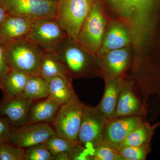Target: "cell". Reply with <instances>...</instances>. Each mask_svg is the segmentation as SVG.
<instances>
[{
    "instance_id": "obj_27",
    "label": "cell",
    "mask_w": 160,
    "mask_h": 160,
    "mask_svg": "<svg viewBox=\"0 0 160 160\" xmlns=\"http://www.w3.org/2000/svg\"><path fill=\"white\" fill-rule=\"evenodd\" d=\"M91 160H123L118 150L104 143L95 147L91 153Z\"/></svg>"
},
{
    "instance_id": "obj_32",
    "label": "cell",
    "mask_w": 160,
    "mask_h": 160,
    "mask_svg": "<svg viewBox=\"0 0 160 160\" xmlns=\"http://www.w3.org/2000/svg\"><path fill=\"white\" fill-rule=\"evenodd\" d=\"M45 1H49V2H57L59 0H45Z\"/></svg>"
},
{
    "instance_id": "obj_28",
    "label": "cell",
    "mask_w": 160,
    "mask_h": 160,
    "mask_svg": "<svg viewBox=\"0 0 160 160\" xmlns=\"http://www.w3.org/2000/svg\"><path fill=\"white\" fill-rule=\"evenodd\" d=\"M25 160H53V157L42 143L26 149Z\"/></svg>"
},
{
    "instance_id": "obj_11",
    "label": "cell",
    "mask_w": 160,
    "mask_h": 160,
    "mask_svg": "<svg viewBox=\"0 0 160 160\" xmlns=\"http://www.w3.org/2000/svg\"><path fill=\"white\" fill-rule=\"evenodd\" d=\"M35 101L21 96H3L0 102V115L9 120L13 128H18L26 125L30 109Z\"/></svg>"
},
{
    "instance_id": "obj_13",
    "label": "cell",
    "mask_w": 160,
    "mask_h": 160,
    "mask_svg": "<svg viewBox=\"0 0 160 160\" xmlns=\"http://www.w3.org/2000/svg\"><path fill=\"white\" fill-rule=\"evenodd\" d=\"M133 87L132 82L126 81L120 92L113 118L146 115V109Z\"/></svg>"
},
{
    "instance_id": "obj_14",
    "label": "cell",
    "mask_w": 160,
    "mask_h": 160,
    "mask_svg": "<svg viewBox=\"0 0 160 160\" xmlns=\"http://www.w3.org/2000/svg\"><path fill=\"white\" fill-rule=\"evenodd\" d=\"M33 22L25 18L8 15L0 26V42L6 45L26 38Z\"/></svg>"
},
{
    "instance_id": "obj_7",
    "label": "cell",
    "mask_w": 160,
    "mask_h": 160,
    "mask_svg": "<svg viewBox=\"0 0 160 160\" xmlns=\"http://www.w3.org/2000/svg\"><path fill=\"white\" fill-rule=\"evenodd\" d=\"M105 28L102 12L97 3L93 2L80 30L77 42L83 49L94 55L102 47Z\"/></svg>"
},
{
    "instance_id": "obj_31",
    "label": "cell",
    "mask_w": 160,
    "mask_h": 160,
    "mask_svg": "<svg viewBox=\"0 0 160 160\" xmlns=\"http://www.w3.org/2000/svg\"><path fill=\"white\" fill-rule=\"evenodd\" d=\"M8 15L6 10L0 6V26Z\"/></svg>"
},
{
    "instance_id": "obj_26",
    "label": "cell",
    "mask_w": 160,
    "mask_h": 160,
    "mask_svg": "<svg viewBox=\"0 0 160 160\" xmlns=\"http://www.w3.org/2000/svg\"><path fill=\"white\" fill-rule=\"evenodd\" d=\"M25 152L9 142L0 143V160H25Z\"/></svg>"
},
{
    "instance_id": "obj_2",
    "label": "cell",
    "mask_w": 160,
    "mask_h": 160,
    "mask_svg": "<svg viewBox=\"0 0 160 160\" xmlns=\"http://www.w3.org/2000/svg\"><path fill=\"white\" fill-rule=\"evenodd\" d=\"M10 68L30 75L39 76L42 49L26 38L5 45Z\"/></svg>"
},
{
    "instance_id": "obj_1",
    "label": "cell",
    "mask_w": 160,
    "mask_h": 160,
    "mask_svg": "<svg viewBox=\"0 0 160 160\" xmlns=\"http://www.w3.org/2000/svg\"><path fill=\"white\" fill-rule=\"evenodd\" d=\"M55 53L72 80L92 77L101 73L94 55L83 49L69 37L60 44Z\"/></svg>"
},
{
    "instance_id": "obj_15",
    "label": "cell",
    "mask_w": 160,
    "mask_h": 160,
    "mask_svg": "<svg viewBox=\"0 0 160 160\" xmlns=\"http://www.w3.org/2000/svg\"><path fill=\"white\" fill-rule=\"evenodd\" d=\"M105 80L102 98L96 107L109 120L114 118L120 92L126 81L122 76Z\"/></svg>"
},
{
    "instance_id": "obj_9",
    "label": "cell",
    "mask_w": 160,
    "mask_h": 160,
    "mask_svg": "<svg viewBox=\"0 0 160 160\" xmlns=\"http://www.w3.org/2000/svg\"><path fill=\"white\" fill-rule=\"evenodd\" d=\"M56 135L54 129L49 123L26 124L14 128L8 142L26 149L44 143L49 138Z\"/></svg>"
},
{
    "instance_id": "obj_22",
    "label": "cell",
    "mask_w": 160,
    "mask_h": 160,
    "mask_svg": "<svg viewBox=\"0 0 160 160\" xmlns=\"http://www.w3.org/2000/svg\"><path fill=\"white\" fill-rule=\"evenodd\" d=\"M39 76L47 82L57 77L68 76L65 66L56 54L48 52H45L43 55L40 65Z\"/></svg>"
},
{
    "instance_id": "obj_18",
    "label": "cell",
    "mask_w": 160,
    "mask_h": 160,
    "mask_svg": "<svg viewBox=\"0 0 160 160\" xmlns=\"http://www.w3.org/2000/svg\"><path fill=\"white\" fill-rule=\"evenodd\" d=\"M30 75L10 68L0 78V89L3 96H19L22 94Z\"/></svg>"
},
{
    "instance_id": "obj_25",
    "label": "cell",
    "mask_w": 160,
    "mask_h": 160,
    "mask_svg": "<svg viewBox=\"0 0 160 160\" xmlns=\"http://www.w3.org/2000/svg\"><path fill=\"white\" fill-rule=\"evenodd\" d=\"M151 151L150 144L121 147L118 150L123 160H145Z\"/></svg>"
},
{
    "instance_id": "obj_17",
    "label": "cell",
    "mask_w": 160,
    "mask_h": 160,
    "mask_svg": "<svg viewBox=\"0 0 160 160\" xmlns=\"http://www.w3.org/2000/svg\"><path fill=\"white\" fill-rule=\"evenodd\" d=\"M60 106V104L49 96L35 102L30 109L26 124L52 122Z\"/></svg>"
},
{
    "instance_id": "obj_5",
    "label": "cell",
    "mask_w": 160,
    "mask_h": 160,
    "mask_svg": "<svg viewBox=\"0 0 160 160\" xmlns=\"http://www.w3.org/2000/svg\"><path fill=\"white\" fill-rule=\"evenodd\" d=\"M68 37L55 17L44 18L32 23L27 39L46 52L55 53L60 44Z\"/></svg>"
},
{
    "instance_id": "obj_30",
    "label": "cell",
    "mask_w": 160,
    "mask_h": 160,
    "mask_svg": "<svg viewBox=\"0 0 160 160\" xmlns=\"http://www.w3.org/2000/svg\"><path fill=\"white\" fill-rule=\"evenodd\" d=\"M10 69L5 45L0 42V78Z\"/></svg>"
},
{
    "instance_id": "obj_24",
    "label": "cell",
    "mask_w": 160,
    "mask_h": 160,
    "mask_svg": "<svg viewBox=\"0 0 160 160\" xmlns=\"http://www.w3.org/2000/svg\"><path fill=\"white\" fill-rule=\"evenodd\" d=\"M44 144L54 158L58 155L69 152L78 143L72 142L56 135L49 138Z\"/></svg>"
},
{
    "instance_id": "obj_12",
    "label": "cell",
    "mask_w": 160,
    "mask_h": 160,
    "mask_svg": "<svg viewBox=\"0 0 160 160\" xmlns=\"http://www.w3.org/2000/svg\"><path fill=\"white\" fill-rule=\"evenodd\" d=\"M104 55L98 63L105 80L122 76L131 64L130 54L125 48L111 50Z\"/></svg>"
},
{
    "instance_id": "obj_6",
    "label": "cell",
    "mask_w": 160,
    "mask_h": 160,
    "mask_svg": "<svg viewBox=\"0 0 160 160\" xmlns=\"http://www.w3.org/2000/svg\"><path fill=\"white\" fill-rule=\"evenodd\" d=\"M107 121L96 106L85 105L78 136V143L89 150L103 143V137Z\"/></svg>"
},
{
    "instance_id": "obj_20",
    "label": "cell",
    "mask_w": 160,
    "mask_h": 160,
    "mask_svg": "<svg viewBox=\"0 0 160 160\" xmlns=\"http://www.w3.org/2000/svg\"><path fill=\"white\" fill-rule=\"evenodd\" d=\"M160 126V122L151 125L143 121L128 135L121 143L118 149L125 146H141L150 144L156 129Z\"/></svg>"
},
{
    "instance_id": "obj_4",
    "label": "cell",
    "mask_w": 160,
    "mask_h": 160,
    "mask_svg": "<svg viewBox=\"0 0 160 160\" xmlns=\"http://www.w3.org/2000/svg\"><path fill=\"white\" fill-rule=\"evenodd\" d=\"M85 106L75 93L70 101L60 106L52 122L53 129L57 136L78 143Z\"/></svg>"
},
{
    "instance_id": "obj_16",
    "label": "cell",
    "mask_w": 160,
    "mask_h": 160,
    "mask_svg": "<svg viewBox=\"0 0 160 160\" xmlns=\"http://www.w3.org/2000/svg\"><path fill=\"white\" fill-rule=\"evenodd\" d=\"M154 0H110L118 11L135 25L143 24Z\"/></svg>"
},
{
    "instance_id": "obj_10",
    "label": "cell",
    "mask_w": 160,
    "mask_h": 160,
    "mask_svg": "<svg viewBox=\"0 0 160 160\" xmlns=\"http://www.w3.org/2000/svg\"><path fill=\"white\" fill-rule=\"evenodd\" d=\"M138 116L121 117L107 121L103 143L118 150L121 143L144 120Z\"/></svg>"
},
{
    "instance_id": "obj_8",
    "label": "cell",
    "mask_w": 160,
    "mask_h": 160,
    "mask_svg": "<svg viewBox=\"0 0 160 160\" xmlns=\"http://www.w3.org/2000/svg\"><path fill=\"white\" fill-rule=\"evenodd\" d=\"M57 2L45 0H0V6L9 15L32 22L55 17Z\"/></svg>"
},
{
    "instance_id": "obj_23",
    "label": "cell",
    "mask_w": 160,
    "mask_h": 160,
    "mask_svg": "<svg viewBox=\"0 0 160 160\" xmlns=\"http://www.w3.org/2000/svg\"><path fill=\"white\" fill-rule=\"evenodd\" d=\"M20 96L28 99L46 98L49 96L48 83L39 75H30Z\"/></svg>"
},
{
    "instance_id": "obj_29",
    "label": "cell",
    "mask_w": 160,
    "mask_h": 160,
    "mask_svg": "<svg viewBox=\"0 0 160 160\" xmlns=\"http://www.w3.org/2000/svg\"><path fill=\"white\" fill-rule=\"evenodd\" d=\"M14 129L9 120L0 115V143L8 142Z\"/></svg>"
},
{
    "instance_id": "obj_3",
    "label": "cell",
    "mask_w": 160,
    "mask_h": 160,
    "mask_svg": "<svg viewBox=\"0 0 160 160\" xmlns=\"http://www.w3.org/2000/svg\"><path fill=\"white\" fill-rule=\"evenodd\" d=\"M93 3L92 0H59L57 2L55 17L58 22L75 42Z\"/></svg>"
},
{
    "instance_id": "obj_21",
    "label": "cell",
    "mask_w": 160,
    "mask_h": 160,
    "mask_svg": "<svg viewBox=\"0 0 160 160\" xmlns=\"http://www.w3.org/2000/svg\"><path fill=\"white\" fill-rule=\"evenodd\" d=\"M129 42V35L126 29L118 25L112 26L102 42L100 55H104L111 50L124 48Z\"/></svg>"
},
{
    "instance_id": "obj_19",
    "label": "cell",
    "mask_w": 160,
    "mask_h": 160,
    "mask_svg": "<svg viewBox=\"0 0 160 160\" xmlns=\"http://www.w3.org/2000/svg\"><path fill=\"white\" fill-rule=\"evenodd\" d=\"M72 80L67 76H58L49 82V96L60 106L68 102L75 94Z\"/></svg>"
}]
</instances>
